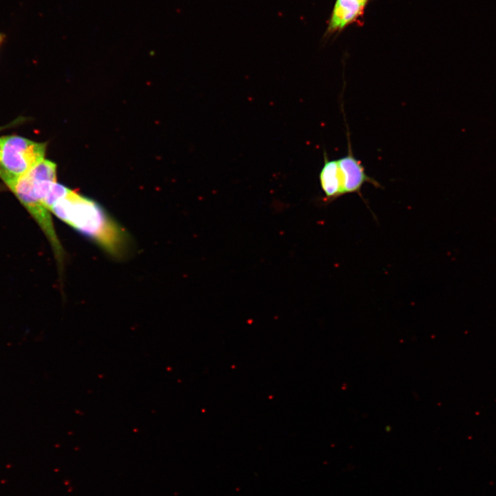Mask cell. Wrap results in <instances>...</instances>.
<instances>
[{
  "mask_svg": "<svg viewBox=\"0 0 496 496\" xmlns=\"http://www.w3.org/2000/svg\"><path fill=\"white\" fill-rule=\"evenodd\" d=\"M50 211L93 239L111 255L121 257L125 253L128 242L126 233L94 200L70 189Z\"/></svg>",
  "mask_w": 496,
  "mask_h": 496,
  "instance_id": "1",
  "label": "cell"
},
{
  "mask_svg": "<svg viewBox=\"0 0 496 496\" xmlns=\"http://www.w3.org/2000/svg\"><path fill=\"white\" fill-rule=\"evenodd\" d=\"M347 138L348 153L346 156L337 159L342 183L343 195L356 193L362 198L361 188L365 183H371L377 188L382 186L377 180L366 174L361 162L354 156L349 132Z\"/></svg>",
  "mask_w": 496,
  "mask_h": 496,
  "instance_id": "3",
  "label": "cell"
},
{
  "mask_svg": "<svg viewBox=\"0 0 496 496\" xmlns=\"http://www.w3.org/2000/svg\"><path fill=\"white\" fill-rule=\"evenodd\" d=\"M45 148V143L21 136L2 137L0 178L9 185L44 159Z\"/></svg>",
  "mask_w": 496,
  "mask_h": 496,
  "instance_id": "2",
  "label": "cell"
},
{
  "mask_svg": "<svg viewBox=\"0 0 496 496\" xmlns=\"http://www.w3.org/2000/svg\"><path fill=\"white\" fill-rule=\"evenodd\" d=\"M324 164L319 174L321 188L324 194L323 201L328 204L343 196L342 183L337 160H330L323 151Z\"/></svg>",
  "mask_w": 496,
  "mask_h": 496,
  "instance_id": "5",
  "label": "cell"
},
{
  "mask_svg": "<svg viewBox=\"0 0 496 496\" xmlns=\"http://www.w3.org/2000/svg\"><path fill=\"white\" fill-rule=\"evenodd\" d=\"M6 35L3 33H0V46L3 43L5 39Z\"/></svg>",
  "mask_w": 496,
  "mask_h": 496,
  "instance_id": "6",
  "label": "cell"
},
{
  "mask_svg": "<svg viewBox=\"0 0 496 496\" xmlns=\"http://www.w3.org/2000/svg\"><path fill=\"white\" fill-rule=\"evenodd\" d=\"M366 1H369V0H366Z\"/></svg>",
  "mask_w": 496,
  "mask_h": 496,
  "instance_id": "8",
  "label": "cell"
},
{
  "mask_svg": "<svg viewBox=\"0 0 496 496\" xmlns=\"http://www.w3.org/2000/svg\"><path fill=\"white\" fill-rule=\"evenodd\" d=\"M366 0H336L326 34L338 32L362 15Z\"/></svg>",
  "mask_w": 496,
  "mask_h": 496,
  "instance_id": "4",
  "label": "cell"
},
{
  "mask_svg": "<svg viewBox=\"0 0 496 496\" xmlns=\"http://www.w3.org/2000/svg\"><path fill=\"white\" fill-rule=\"evenodd\" d=\"M3 127H0V130H2Z\"/></svg>",
  "mask_w": 496,
  "mask_h": 496,
  "instance_id": "7",
  "label": "cell"
}]
</instances>
